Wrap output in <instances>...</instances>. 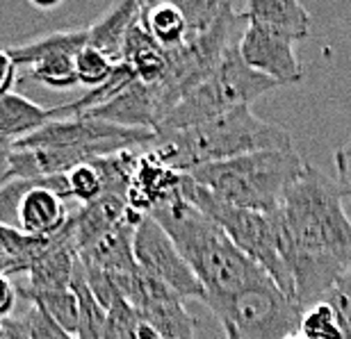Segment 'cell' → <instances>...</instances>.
I'll list each match as a JSON object with an SVG mask.
<instances>
[{"label":"cell","mask_w":351,"mask_h":339,"mask_svg":"<svg viewBox=\"0 0 351 339\" xmlns=\"http://www.w3.org/2000/svg\"><path fill=\"white\" fill-rule=\"evenodd\" d=\"M274 221L294 301L301 307L313 305L351 264V218L335 180L306 164Z\"/></svg>","instance_id":"6da1fadb"},{"label":"cell","mask_w":351,"mask_h":339,"mask_svg":"<svg viewBox=\"0 0 351 339\" xmlns=\"http://www.w3.org/2000/svg\"><path fill=\"white\" fill-rule=\"evenodd\" d=\"M162 228L178 253L185 258L213 310L244 289L271 280L254 260L247 258L228 235L192 203L173 194L149 214Z\"/></svg>","instance_id":"7a4b0ae2"},{"label":"cell","mask_w":351,"mask_h":339,"mask_svg":"<svg viewBox=\"0 0 351 339\" xmlns=\"http://www.w3.org/2000/svg\"><path fill=\"white\" fill-rule=\"evenodd\" d=\"M290 146V132L283 125L263 121L251 112V108H237L192 128L156 135L149 153L173 171L192 173L194 168L219 164L249 153Z\"/></svg>","instance_id":"3957f363"},{"label":"cell","mask_w":351,"mask_h":339,"mask_svg":"<svg viewBox=\"0 0 351 339\" xmlns=\"http://www.w3.org/2000/svg\"><path fill=\"white\" fill-rule=\"evenodd\" d=\"M306 164L308 162H304L297 148L290 146L208 164L187 175L217 199L235 208L274 214L283 203L287 189L304 175Z\"/></svg>","instance_id":"277c9868"},{"label":"cell","mask_w":351,"mask_h":339,"mask_svg":"<svg viewBox=\"0 0 351 339\" xmlns=\"http://www.w3.org/2000/svg\"><path fill=\"white\" fill-rule=\"evenodd\" d=\"M280 87L271 77L251 68L242 60L237 44L228 46L206 80L199 82L182 101L169 112L156 135L185 130L206 123L210 118L228 114L237 108H251V103L267 91Z\"/></svg>","instance_id":"5b68a950"},{"label":"cell","mask_w":351,"mask_h":339,"mask_svg":"<svg viewBox=\"0 0 351 339\" xmlns=\"http://www.w3.org/2000/svg\"><path fill=\"white\" fill-rule=\"evenodd\" d=\"M180 194L187 203H192L196 210L203 212L208 218L219 225L226 232L228 239L240 249L244 255L251 258L261 269L269 275L280 292L290 296L294 301L292 280L287 275V269L283 264L278 249V230L274 214H261V212H251L235 208L226 201L217 199L213 192L194 182L187 173H182L180 180Z\"/></svg>","instance_id":"8992f818"},{"label":"cell","mask_w":351,"mask_h":339,"mask_svg":"<svg viewBox=\"0 0 351 339\" xmlns=\"http://www.w3.org/2000/svg\"><path fill=\"white\" fill-rule=\"evenodd\" d=\"M213 312L221 323L233 326L240 339H287L299 333L304 307L274 280H265L215 305Z\"/></svg>","instance_id":"52a82bcc"},{"label":"cell","mask_w":351,"mask_h":339,"mask_svg":"<svg viewBox=\"0 0 351 339\" xmlns=\"http://www.w3.org/2000/svg\"><path fill=\"white\" fill-rule=\"evenodd\" d=\"M112 275V273H110ZM117 292L135 307L139 321L162 339H194L196 319L187 312L185 299L142 269L112 275Z\"/></svg>","instance_id":"ba28073f"},{"label":"cell","mask_w":351,"mask_h":339,"mask_svg":"<svg viewBox=\"0 0 351 339\" xmlns=\"http://www.w3.org/2000/svg\"><path fill=\"white\" fill-rule=\"evenodd\" d=\"M132 249H135V262L144 273L160 280L180 299H196L206 303L203 287L189 269L185 258L173 246L169 235L151 216H144L142 223L137 225Z\"/></svg>","instance_id":"9c48e42d"},{"label":"cell","mask_w":351,"mask_h":339,"mask_svg":"<svg viewBox=\"0 0 351 339\" xmlns=\"http://www.w3.org/2000/svg\"><path fill=\"white\" fill-rule=\"evenodd\" d=\"M294 46L297 44L292 39L256 23H247V30L237 41V51H240L242 60L258 73L278 82L280 87L299 84L304 80V66L294 53Z\"/></svg>","instance_id":"30bf717a"},{"label":"cell","mask_w":351,"mask_h":339,"mask_svg":"<svg viewBox=\"0 0 351 339\" xmlns=\"http://www.w3.org/2000/svg\"><path fill=\"white\" fill-rule=\"evenodd\" d=\"M75 260H78V249L73 239L71 214H69L66 225L58 235L48 237L41 253L30 262V269L23 275V280L16 282L19 296H30L41 292H55V289L71 287V275Z\"/></svg>","instance_id":"8fae6325"},{"label":"cell","mask_w":351,"mask_h":339,"mask_svg":"<svg viewBox=\"0 0 351 339\" xmlns=\"http://www.w3.org/2000/svg\"><path fill=\"white\" fill-rule=\"evenodd\" d=\"M66 175L44 178L32 187L19 205V230L30 237H53L64 228L71 212L66 210Z\"/></svg>","instance_id":"7c38bea8"},{"label":"cell","mask_w":351,"mask_h":339,"mask_svg":"<svg viewBox=\"0 0 351 339\" xmlns=\"http://www.w3.org/2000/svg\"><path fill=\"white\" fill-rule=\"evenodd\" d=\"M180 180L182 173L173 171L171 166L160 162L153 153L144 151L137 160L128 196H125L128 210L135 212L137 216H149L153 210L180 192Z\"/></svg>","instance_id":"4fadbf2b"},{"label":"cell","mask_w":351,"mask_h":339,"mask_svg":"<svg viewBox=\"0 0 351 339\" xmlns=\"http://www.w3.org/2000/svg\"><path fill=\"white\" fill-rule=\"evenodd\" d=\"M144 216H137L135 212H130L121 223L114 225L108 235H103L98 242L87 246L85 251L78 253V260L89 269H98L103 273H130L137 271L139 266L135 262V230L142 223Z\"/></svg>","instance_id":"5bb4252c"},{"label":"cell","mask_w":351,"mask_h":339,"mask_svg":"<svg viewBox=\"0 0 351 339\" xmlns=\"http://www.w3.org/2000/svg\"><path fill=\"white\" fill-rule=\"evenodd\" d=\"M240 16L247 23L283 34L294 44L304 41L311 32V14L297 0H249L240 10Z\"/></svg>","instance_id":"9a60e30c"},{"label":"cell","mask_w":351,"mask_h":339,"mask_svg":"<svg viewBox=\"0 0 351 339\" xmlns=\"http://www.w3.org/2000/svg\"><path fill=\"white\" fill-rule=\"evenodd\" d=\"M128 214H130L128 201H125V196H117V194H103L94 203L80 205L71 214L73 239L78 253L85 251L94 242H98L103 235H108Z\"/></svg>","instance_id":"2e32d148"},{"label":"cell","mask_w":351,"mask_h":339,"mask_svg":"<svg viewBox=\"0 0 351 339\" xmlns=\"http://www.w3.org/2000/svg\"><path fill=\"white\" fill-rule=\"evenodd\" d=\"M139 14H142V3H137V0H125V3L114 5L94 25L87 27V46L108 55L112 62H121L125 37L139 18Z\"/></svg>","instance_id":"e0dca14e"},{"label":"cell","mask_w":351,"mask_h":339,"mask_svg":"<svg viewBox=\"0 0 351 339\" xmlns=\"http://www.w3.org/2000/svg\"><path fill=\"white\" fill-rule=\"evenodd\" d=\"M121 62L135 71L137 80L144 84H158L167 73V51L151 37L142 18L135 21L125 37Z\"/></svg>","instance_id":"ac0fdd59"},{"label":"cell","mask_w":351,"mask_h":339,"mask_svg":"<svg viewBox=\"0 0 351 339\" xmlns=\"http://www.w3.org/2000/svg\"><path fill=\"white\" fill-rule=\"evenodd\" d=\"M89 34L87 27H78V30H58L48 32L41 37H34L25 44L7 48L16 66H32L37 62L53 58V55H78L82 48L87 46Z\"/></svg>","instance_id":"d6986e66"},{"label":"cell","mask_w":351,"mask_h":339,"mask_svg":"<svg viewBox=\"0 0 351 339\" xmlns=\"http://www.w3.org/2000/svg\"><path fill=\"white\" fill-rule=\"evenodd\" d=\"M51 121L48 108L32 103L21 94L0 96V137L19 141Z\"/></svg>","instance_id":"ffe728a7"},{"label":"cell","mask_w":351,"mask_h":339,"mask_svg":"<svg viewBox=\"0 0 351 339\" xmlns=\"http://www.w3.org/2000/svg\"><path fill=\"white\" fill-rule=\"evenodd\" d=\"M144 27L165 51L178 48L187 37V23L176 3H142Z\"/></svg>","instance_id":"44dd1931"},{"label":"cell","mask_w":351,"mask_h":339,"mask_svg":"<svg viewBox=\"0 0 351 339\" xmlns=\"http://www.w3.org/2000/svg\"><path fill=\"white\" fill-rule=\"evenodd\" d=\"M71 289L78 299L80 310V323H78V339H103L105 330V307L98 303V299L91 292L89 282L85 278V269L75 260L73 275H71Z\"/></svg>","instance_id":"7402d4cb"},{"label":"cell","mask_w":351,"mask_h":339,"mask_svg":"<svg viewBox=\"0 0 351 339\" xmlns=\"http://www.w3.org/2000/svg\"><path fill=\"white\" fill-rule=\"evenodd\" d=\"M25 301L41 310L48 319H53L62 330L69 335L78 337V323H80V310L78 299H75L73 289H55V292H41L25 296Z\"/></svg>","instance_id":"603a6c76"},{"label":"cell","mask_w":351,"mask_h":339,"mask_svg":"<svg viewBox=\"0 0 351 339\" xmlns=\"http://www.w3.org/2000/svg\"><path fill=\"white\" fill-rule=\"evenodd\" d=\"M48 237H30L19 228L0 225V253L10 260L12 275H23L30 269V262L39 255L41 249L46 246Z\"/></svg>","instance_id":"cb8c5ba5"},{"label":"cell","mask_w":351,"mask_h":339,"mask_svg":"<svg viewBox=\"0 0 351 339\" xmlns=\"http://www.w3.org/2000/svg\"><path fill=\"white\" fill-rule=\"evenodd\" d=\"M75 58L78 55H53L30 66V77L48 89H71L78 84L75 75Z\"/></svg>","instance_id":"d4e9b609"},{"label":"cell","mask_w":351,"mask_h":339,"mask_svg":"<svg viewBox=\"0 0 351 339\" xmlns=\"http://www.w3.org/2000/svg\"><path fill=\"white\" fill-rule=\"evenodd\" d=\"M139 330H142V321L135 307L117 292L105 307L103 339H139Z\"/></svg>","instance_id":"484cf974"},{"label":"cell","mask_w":351,"mask_h":339,"mask_svg":"<svg viewBox=\"0 0 351 339\" xmlns=\"http://www.w3.org/2000/svg\"><path fill=\"white\" fill-rule=\"evenodd\" d=\"M66 187H69V199L78 201L80 205L94 203L105 194L103 175L94 164V160L71 168L66 173Z\"/></svg>","instance_id":"4316f807"},{"label":"cell","mask_w":351,"mask_h":339,"mask_svg":"<svg viewBox=\"0 0 351 339\" xmlns=\"http://www.w3.org/2000/svg\"><path fill=\"white\" fill-rule=\"evenodd\" d=\"M299 333L306 339H342L340 323L335 319L333 310L324 301L304 307L299 323Z\"/></svg>","instance_id":"83f0119b"},{"label":"cell","mask_w":351,"mask_h":339,"mask_svg":"<svg viewBox=\"0 0 351 339\" xmlns=\"http://www.w3.org/2000/svg\"><path fill=\"white\" fill-rule=\"evenodd\" d=\"M117 62H112L108 55H103L96 48L85 46L75 58V75H78V84H85L89 89L101 87L103 82H108V77L114 71Z\"/></svg>","instance_id":"f1b7e54d"},{"label":"cell","mask_w":351,"mask_h":339,"mask_svg":"<svg viewBox=\"0 0 351 339\" xmlns=\"http://www.w3.org/2000/svg\"><path fill=\"white\" fill-rule=\"evenodd\" d=\"M319 301H324L333 310L335 319L340 323L342 339H351V264L335 278Z\"/></svg>","instance_id":"f546056e"},{"label":"cell","mask_w":351,"mask_h":339,"mask_svg":"<svg viewBox=\"0 0 351 339\" xmlns=\"http://www.w3.org/2000/svg\"><path fill=\"white\" fill-rule=\"evenodd\" d=\"M25 319H27V328H30V339H78L73 335H69L66 330H62L53 319L30 305L25 310Z\"/></svg>","instance_id":"4dcf8cb0"},{"label":"cell","mask_w":351,"mask_h":339,"mask_svg":"<svg viewBox=\"0 0 351 339\" xmlns=\"http://www.w3.org/2000/svg\"><path fill=\"white\" fill-rule=\"evenodd\" d=\"M19 80V66L7 53V48H0V96H7L14 91V84Z\"/></svg>","instance_id":"1f68e13d"},{"label":"cell","mask_w":351,"mask_h":339,"mask_svg":"<svg viewBox=\"0 0 351 339\" xmlns=\"http://www.w3.org/2000/svg\"><path fill=\"white\" fill-rule=\"evenodd\" d=\"M0 339H30V328H27L25 312L0 319Z\"/></svg>","instance_id":"d6a6232c"},{"label":"cell","mask_w":351,"mask_h":339,"mask_svg":"<svg viewBox=\"0 0 351 339\" xmlns=\"http://www.w3.org/2000/svg\"><path fill=\"white\" fill-rule=\"evenodd\" d=\"M16 299H19L16 285H14L10 278L0 275V319H7V316L14 314Z\"/></svg>","instance_id":"836d02e7"},{"label":"cell","mask_w":351,"mask_h":339,"mask_svg":"<svg viewBox=\"0 0 351 339\" xmlns=\"http://www.w3.org/2000/svg\"><path fill=\"white\" fill-rule=\"evenodd\" d=\"M335 168H338V185L342 199H351V158L342 155L340 151H335Z\"/></svg>","instance_id":"e575fe53"},{"label":"cell","mask_w":351,"mask_h":339,"mask_svg":"<svg viewBox=\"0 0 351 339\" xmlns=\"http://www.w3.org/2000/svg\"><path fill=\"white\" fill-rule=\"evenodd\" d=\"M12 153H14V141L7 137H0V189L10 182Z\"/></svg>","instance_id":"d590c367"},{"label":"cell","mask_w":351,"mask_h":339,"mask_svg":"<svg viewBox=\"0 0 351 339\" xmlns=\"http://www.w3.org/2000/svg\"><path fill=\"white\" fill-rule=\"evenodd\" d=\"M34 10H41V12H53V10H58V7L62 5L60 0H55V3H39V0H32L30 3Z\"/></svg>","instance_id":"8d00e7d4"},{"label":"cell","mask_w":351,"mask_h":339,"mask_svg":"<svg viewBox=\"0 0 351 339\" xmlns=\"http://www.w3.org/2000/svg\"><path fill=\"white\" fill-rule=\"evenodd\" d=\"M0 275H5V278L12 280V264H10V260L3 255V253H0Z\"/></svg>","instance_id":"74e56055"},{"label":"cell","mask_w":351,"mask_h":339,"mask_svg":"<svg viewBox=\"0 0 351 339\" xmlns=\"http://www.w3.org/2000/svg\"><path fill=\"white\" fill-rule=\"evenodd\" d=\"M139 339H162V337H158L149 326H144V323H142V330H139Z\"/></svg>","instance_id":"f35d334b"},{"label":"cell","mask_w":351,"mask_h":339,"mask_svg":"<svg viewBox=\"0 0 351 339\" xmlns=\"http://www.w3.org/2000/svg\"><path fill=\"white\" fill-rule=\"evenodd\" d=\"M221 326H223V337L226 339H240V335L235 333L233 326H228V323H221Z\"/></svg>","instance_id":"ab89813d"},{"label":"cell","mask_w":351,"mask_h":339,"mask_svg":"<svg viewBox=\"0 0 351 339\" xmlns=\"http://www.w3.org/2000/svg\"><path fill=\"white\" fill-rule=\"evenodd\" d=\"M338 151H340L342 155H347V158H351V135L347 137V141L338 148Z\"/></svg>","instance_id":"60d3db41"},{"label":"cell","mask_w":351,"mask_h":339,"mask_svg":"<svg viewBox=\"0 0 351 339\" xmlns=\"http://www.w3.org/2000/svg\"><path fill=\"white\" fill-rule=\"evenodd\" d=\"M287 339H306V337L301 335V333H294V335H290V337H287Z\"/></svg>","instance_id":"b9f144b4"}]
</instances>
